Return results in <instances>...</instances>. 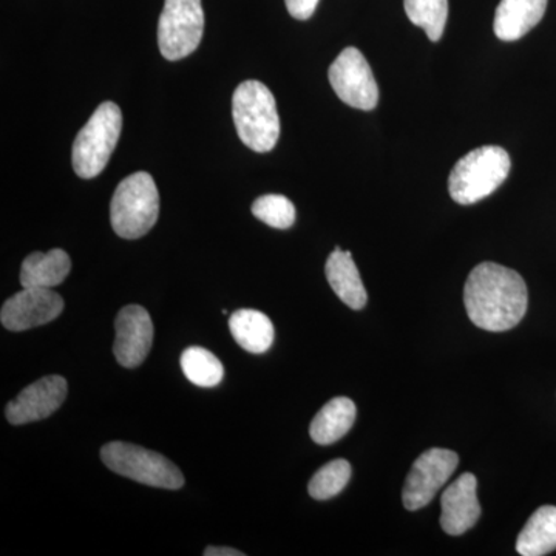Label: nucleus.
Wrapping results in <instances>:
<instances>
[{
	"instance_id": "f257e3e1",
	"label": "nucleus",
	"mask_w": 556,
	"mask_h": 556,
	"mask_svg": "<svg viewBox=\"0 0 556 556\" xmlns=\"http://www.w3.org/2000/svg\"><path fill=\"white\" fill-rule=\"evenodd\" d=\"M464 303L468 317L478 328L503 332L517 327L526 316L529 292L517 270L485 262L468 276Z\"/></svg>"
},
{
	"instance_id": "f03ea898",
	"label": "nucleus",
	"mask_w": 556,
	"mask_h": 556,
	"mask_svg": "<svg viewBox=\"0 0 556 556\" xmlns=\"http://www.w3.org/2000/svg\"><path fill=\"white\" fill-rule=\"evenodd\" d=\"M237 134L254 152H270L280 138V116L273 91L260 80H244L232 97Z\"/></svg>"
},
{
	"instance_id": "7ed1b4c3",
	"label": "nucleus",
	"mask_w": 556,
	"mask_h": 556,
	"mask_svg": "<svg viewBox=\"0 0 556 556\" xmlns=\"http://www.w3.org/2000/svg\"><path fill=\"white\" fill-rule=\"evenodd\" d=\"M508 153L497 146H484L457 161L448 178V192L457 204L478 203L486 199L510 174Z\"/></svg>"
},
{
	"instance_id": "20e7f679",
	"label": "nucleus",
	"mask_w": 556,
	"mask_h": 556,
	"mask_svg": "<svg viewBox=\"0 0 556 556\" xmlns=\"http://www.w3.org/2000/svg\"><path fill=\"white\" fill-rule=\"evenodd\" d=\"M160 193L148 172L124 178L110 203V223L121 239L144 237L159 222Z\"/></svg>"
},
{
	"instance_id": "39448f33",
	"label": "nucleus",
	"mask_w": 556,
	"mask_h": 556,
	"mask_svg": "<svg viewBox=\"0 0 556 556\" xmlns=\"http://www.w3.org/2000/svg\"><path fill=\"white\" fill-rule=\"evenodd\" d=\"M123 115L115 102H102L73 142L72 164L80 178H97L115 152Z\"/></svg>"
},
{
	"instance_id": "423d86ee",
	"label": "nucleus",
	"mask_w": 556,
	"mask_h": 556,
	"mask_svg": "<svg viewBox=\"0 0 556 556\" xmlns=\"http://www.w3.org/2000/svg\"><path fill=\"white\" fill-rule=\"evenodd\" d=\"M101 459L110 470L139 484L167 490H178L185 485V477L179 468L152 450L127 442H109L101 450Z\"/></svg>"
},
{
	"instance_id": "0eeeda50",
	"label": "nucleus",
	"mask_w": 556,
	"mask_h": 556,
	"mask_svg": "<svg viewBox=\"0 0 556 556\" xmlns=\"http://www.w3.org/2000/svg\"><path fill=\"white\" fill-rule=\"evenodd\" d=\"M204 33L201 0H166L159 21V47L167 61L188 58L199 49Z\"/></svg>"
},
{
	"instance_id": "6e6552de",
	"label": "nucleus",
	"mask_w": 556,
	"mask_h": 556,
	"mask_svg": "<svg viewBox=\"0 0 556 556\" xmlns=\"http://www.w3.org/2000/svg\"><path fill=\"white\" fill-rule=\"evenodd\" d=\"M328 76L336 94L350 108L369 112L378 105V83L361 50H343L329 67Z\"/></svg>"
},
{
	"instance_id": "1a4fd4ad",
	"label": "nucleus",
	"mask_w": 556,
	"mask_h": 556,
	"mask_svg": "<svg viewBox=\"0 0 556 556\" xmlns=\"http://www.w3.org/2000/svg\"><path fill=\"white\" fill-rule=\"evenodd\" d=\"M459 456L452 450L430 448L417 457L405 481L402 501L409 511L428 506L453 477Z\"/></svg>"
},
{
	"instance_id": "9d476101",
	"label": "nucleus",
	"mask_w": 556,
	"mask_h": 556,
	"mask_svg": "<svg viewBox=\"0 0 556 556\" xmlns=\"http://www.w3.org/2000/svg\"><path fill=\"white\" fill-rule=\"evenodd\" d=\"M64 299L49 288H24L3 303L0 321L9 331L21 332L56 320Z\"/></svg>"
},
{
	"instance_id": "9b49d317",
	"label": "nucleus",
	"mask_w": 556,
	"mask_h": 556,
	"mask_svg": "<svg viewBox=\"0 0 556 556\" xmlns=\"http://www.w3.org/2000/svg\"><path fill=\"white\" fill-rule=\"evenodd\" d=\"M67 393V380L62 376H46L22 390L20 396L7 405V419L13 426L46 419L64 404Z\"/></svg>"
},
{
	"instance_id": "f8f14e48",
	"label": "nucleus",
	"mask_w": 556,
	"mask_h": 556,
	"mask_svg": "<svg viewBox=\"0 0 556 556\" xmlns=\"http://www.w3.org/2000/svg\"><path fill=\"white\" fill-rule=\"evenodd\" d=\"M116 339L113 354L124 368H137L149 356L153 343V324L148 309L139 305L124 306L115 320Z\"/></svg>"
},
{
	"instance_id": "ddd939ff",
	"label": "nucleus",
	"mask_w": 556,
	"mask_h": 556,
	"mask_svg": "<svg viewBox=\"0 0 556 556\" xmlns=\"http://www.w3.org/2000/svg\"><path fill=\"white\" fill-rule=\"evenodd\" d=\"M441 507V526L448 535H463L477 525L481 517L477 477L471 473L460 475L442 493Z\"/></svg>"
},
{
	"instance_id": "4468645a",
	"label": "nucleus",
	"mask_w": 556,
	"mask_h": 556,
	"mask_svg": "<svg viewBox=\"0 0 556 556\" xmlns=\"http://www.w3.org/2000/svg\"><path fill=\"white\" fill-rule=\"evenodd\" d=\"M547 0H501L493 22L497 39H521L535 28L546 13Z\"/></svg>"
},
{
	"instance_id": "2eb2a0df",
	"label": "nucleus",
	"mask_w": 556,
	"mask_h": 556,
	"mask_svg": "<svg viewBox=\"0 0 556 556\" xmlns=\"http://www.w3.org/2000/svg\"><path fill=\"white\" fill-rule=\"evenodd\" d=\"M325 273L332 291L346 306L356 311L365 308L368 302L367 289L350 251L336 248L327 260Z\"/></svg>"
},
{
	"instance_id": "dca6fc26",
	"label": "nucleus",
	"mask_w": 556,
	"mask_h": 556,
	"mask_svg": "<svg viewBox=\"0 0 556 556\" xmlns=\"http://www.w3.org/2000/svg\"><path fill=\"white\" fill-rule=\"evenodd\" d=\"M72 270V260L62 249L49 252H33L22 263V288H56Z\"/></svg>"
},
{
	"instance_id": "f3484780",
	"label": "nucleus",
	"mask_w": 556,
	"mask_h": 556,
	"mask_svg": "<svg viewBox=\"0 0 556 556\" xmlns=\"http://www.w3.org/2000/svg\"><path fill=\"white\" fill-rule=\"evenodd\" d=\"M356 413V405L351 399H331L311 422V438L318 445L334 444L354 426Z\"/></svg>"
},
{
	"instance_id": "a211bd4d",
	"label": "nucleus",
	"mask_w": 556,
	"mask_h": 556,
	"mask_svg": "<svg viewBox=\"0 0 556 556\" xmlns=\"http://www.w3.org/2000/svg\"><path fill=\"white\" fill-rule=\"evenodd\" d=\"M232 338L248 353L263 354L274 342V325L268 316L255 309H239L229 317Z\"/></svg>"
},
{
	"instance_id": "6ab92c4d",
	"label": "nucleus",
	"mask_w": 556,
	"mask_h": 556,
	"mask_svg": "<svg viewBox=\"0 0 556 556\" xmlns=\"http://www.w3.org/2000/svg\"><path fill=\"white\" fill-rule=\"evenodd\" d=\"M517 551L522 556H544L556 551V507L544 506L535 514L519 533Z\"/></svg>"
},
{
	"instance_id": "aec40b11",
	"label": "nucleus",
	"mask_w": 556,
	"mask_h": 556,
	"mask_svg": "<svg viewBox=\"0 0 556 556\" xmlns=\"http://www.w3.org/2000/svg\"><path fill=\"white\" fill-rule=\"evenodd\" d=\"M181 369L193 386L217 387L225 376V368L211 351L201 346H190L181 354Z\"/></svg>"
},
{
	"instance_id": "412c9836",
	"label": "nucleus",
	"mask_w": 556,
	"mask_h": 556,
	"mask_svg": "<svg viewBox=\"0 0 556 556\" xmlns=\"http://www.w3.org/2000/svg\"><path fill=\"white\" fill-rule=\"evenodd\" d=\"M408 20L424 28L428 39L438 42L448 20V0H404Z\"/></svg>"
},
{
	"instance_id": "4be33fe9",
	"label": "nucleus",
	"mask_w": 556,
	"mask_h": 556,
	"mask_svg": "<svg viewBox=\"0 0 556 556\" xmlns=\"http://www.w3.org/2000/svg\"><path fill=\"white\" fill-rule=\"evenodd\" d=\"M351 473L353 470L345 459H336L325 464L309 481V495L317 501L338 496L350 482Z\"/></svg>"
},
{
	"instance_id": "5701e85b",
	"label": "nucleus",
	"mask_w": 556,
	"mask_h": 556,
	"mask_svg": "<svg viewBox=\"0 0 556 556\" xmlns=\"http://www.w3.org/2000/svg\"><path fill=\"white\" fill-rule=\"evenodd\" d=\"M252 214L274 229H289L295 222L294 204L288 197L278 193L258 197L252 204Z\"/></svg>"
},
{
	"instance_id": "b1692460",
	"label": "nucleus",
	"mask_w": 556,
	"mask_h": 556,
	"mask_svg": "<svg viewBox=\"0 0 556 556\" xmlns=\"http://www.w3.org/2000/svg\"><path fill=\"white\" fill-rule=\"evenodd\" d=\"M320 0H285L289 14L294 20L308 21L316 13Z\"/></svg>"
},
{
	"instance_id": "393cba45",
	"label": "nucleus",
	"mask_w": 556,
	"mask_h": 556,
	"mask_svg": "<svg viewBox=\"0 0 556 556\" xmlns=\"http://www.w3.org/2000/svg\"><path fill=\"white\" fill-rule=\"evenodd\" d=\"M203 554L206 556H244L243 552L230 547H207Z\"/></svg>"
}]
</instances>
